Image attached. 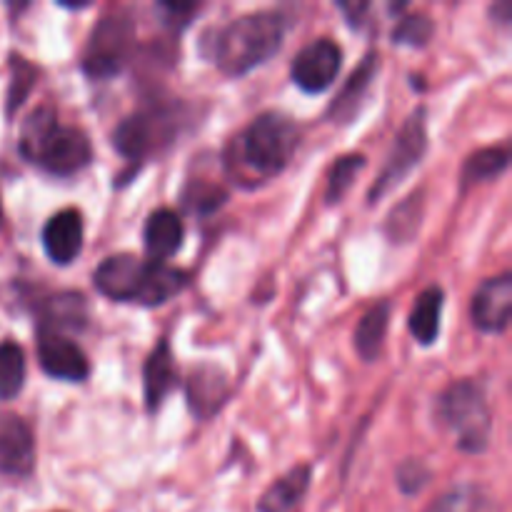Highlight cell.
<instances>
[{
	"label": "cell",
	"instance_id": "cell-1",
	"mask_svg": "<svg viewBox=\"0 0 512 512\" xmlns=\"http://www.w3.org/2000/svg\"><path fill=\"white\" fill-rule=\"evenodd\" d=\"M288 28L290 20L285 13L258 10L230 20L223 28L208 30L203 50L218 65L220 73L240 78L278 53Z\"/></svg>",
	"mask_w": 512,
	"mask_h": 512
},
{
	"label": "cell",
	"instance_id": "cell-2",
	"mask_svg": "<svg viewBox=\"0 0 512 512\" xmlns=\"http://www.w3.org/2000/svg\"><path fill=\"white\" fill-rule=\"evenodd\" d=\"M300 143V128L285 113H263L228 145L225 165L248 185L275 178L288 168Z\"/></svg>",
	"mask_w": 512,
	"mask_h": 512
},
{
	"label": "cell",
	"instance_id": "cell-3",
	"mask_svg": "<svg viewBox=\"0 0 512 512\" xmlns=\"http://www.w3.org/2000/svg\"><path fill=\"white\" fill-rule=\"evenodd\" d=\"M93 283L115 303L163 305L188 288L190 275L165 263L140 260L135 255H110L95 268Z\"/></svg>",
	"mask_w": 512,
	"mask_h": 512
},
{
	"label": "cell",
	"instance_id": "cell-4",
	"mask_svg": "<svg viewBox=\"0 0 512 512\" xmlns=\"http://www.w3.org/2000/svg\"><path fill=\"white\" fill-rule=\"evenodd\" d=\"M20 153L55 178H70L88 168L93 160L88 135L75 125L60 123L55 110L48 105L35 110L23 123Z\"/></svg>",
	"mask_w": 512,
	"mask_h": 512
},
{
	"label": "cell",
	"instance_id": "cell-5",
	"mask_svg": "<svg viewBox=\"0 0 512 512\" xmlns=\"http://www.w3.org/2000/svg\"><path fill=\"white\" fill-rule=\"evenodd\" d=\"M438 418L450 430L460 450L483 453L488 448L493 415H490L488 395L480 383L458 380L448 385L438 400Z\"/></svg>",
	"mask_w": 512,
	"mask_h": 512
},
{
	"label": "cell",
	"instance_id": "cell-6",
	"mask_svg": "<svg viewBox=\"0 0 512 512\" xmlns=\"http://www.w3.org/2000/svg\"><path fill=\"white\" fill-rule=\"evenodd\" d=\"M180 123L183 115L178 113V105H150L140 113L128 115L115 128L113 143L123 158L140 163L168 148L178 135Z\"/></svg>",
	"mask_w": 512,
	"mask_h": 512
},
{
	"label": "cell",
	"instance_id": "cell-7",
	"mask_svg": "<svg viewBox=\"0 0 512 512\" xmlns=\"http://www.w3.org/2000/svg\"><path fill=\"white\" fill-rule=\"evenodd\" d=\"M135 23L125 13H108L90 33L83 53V70L88 78L105 80L118 75L133 55Z\"/></svg>",
	"mask_w": 512,
	"mask_h": 512
},
{
	"label": "cell",
	"instance_id": "cell-8",
	"mask_svg": "<svg viewBox=\"0 0 512 512\" xmlns=\"http://www.w3.org/2000/svg\"><path fill=\"white\" fill-rule=\"evenodd\" d=\"M428 153V123H425V108L415 110L405 125L400 128L398 138H395L393 150L388 155V163L380 170L378 180L370 188L368 200L370 203H378L393 188H398L410 173L420 165V160Z\"/></svg>",
	"mask_w": 512,
	"mask_h": 512
},
{
	"label": "cell",
	"instance_id": "cell-9",
	"mask_svg": "<svg viewBox=\"0 0 512 512\" xmlns=\"http://www.w3.org/2000/svg\"><path fill=\"white\" fill-rule=\"evenodd\" d=\"M340 65H343V50L335 40L320 38L315 43L305 45L293 60L290 78L305 93H323L338 78Z\"/></svg>",
	"mask_w": 512,
	"mask_h": 512
},
{
	"label": "cell",
	"instance_id": "cell-10",
	"mask_svg": "<svg viewBox=\"0 0 512 512\" xmlns=\"http://www.w3.org/2000/svg\"><path fill=\"white\" fill-rule=\"evenodd\" d=\"M38 360L45 375L68 383H83L90 373V363L83 348L63 333L38 330Z\"/></svg>",
	"mask_w": 512,
	"mask_h": 512
},
{
	"label": "cell",
	"instance_id": "cell-11",
	"mask_svg": "<svg viewBox=\"0 0 512 512\" xmlns=\"http://www.w3.org/2000/svg\"><path fill=\"white\" fill-rule=\"evenodd\" d=\"M512 313V275L500 273L488 278L473 295L470 315L475 328L483 333H503L510 325Z\"/></svg>",
	"mask_w": 512,
	"mask_h": 512
},
{
	"label": "cell",
	"instance_id": "cell-12",
	"mask_svg": "<svg viewBox=\"0 0 512 512\" xmlns=\"http://www.w3.org/2000/svg\"><path fill=\"white\" fill-rule=\"evenodd\" d=\"M35 468V440L28 423L13 413H0V475L25 478Z\"/></svg>",
	"mask_w": 512,
	"mask_h": 512
},
{
	"label": "cell",
	"instance_id": "cell-13",
	"mask_svg": "<svg viewBox=\"0 0 512 512\" xmlns=\"http://www.w3.org/2000/svg\"><path fill=\"white\" fill-rule=\"evenodd\" d=\"M45 255L55 265H68L83 250V215L75 208H65L55 213L43 228Z\"/></svg>",
	"mask_w": 512,
	"mask_h": 512
},
{
	"label": "cell",
	"instance_id": "cell-14",
	"mask_svg": "<svg viewBox=\"0 0 512 512\" xmlns=\"http://www.w3.org/2000/svg\"><path fill=\"white\" fill-rule=\"evenodd\" d=\"M185 240V228L183 220L178 218V213H173L170 208H158L155 213L148 215L143 230V243L148 260L153 263H165L168 258H173L180 250Z\"/></svg>",
	"mask_w": 512,
	"mask_h": 512
},
{
	"label": "cell",
	"instance_id": "cell-15",
	"mask_svg": "<svg viewBox=\"0 0 512 512\" xmlns=\"http://www.w3.org/2000/svg\"><path fill=\"white\" fill-rule=\"evenodd\" d=\"M175 385H178V370H175L173 353H170L168 343L163 340L145 360L143 390L148 413H155L163 405V400L173 393Z\"/></svg>",
	"mask_w": 512,
	"mask_h": 512
},
{
	"label": "cell",
	"instance_id": "cell-16",
	"mask_svg": "<svg viewBox=\"0 0 512 512\" xmlns=\"http://www.w3.org/2000/svg\"><path fill=\"white\" fill-rule=\"evenodd\" d=\"M225 395H228V375L223 370L215 365H200L193 370L188 380V400L198 418L213 415L225 403Z\"/></svg>",
	"mask_w": 512,
	"mask_h": 512
},
{
	"label": "cell",
	"instance_id": "cell-17",
	"mask_svg": "<svg viewBox=\"0 0 512 512\" xmlns=\"http://www.w3.org/2000/svg\"><path fill=\"white\" fill-rule=\"evenodd\" d=\"M310 478H313L310 465H295L278 483L265 490L258 503V512H290L308 493Z\"/></svg>",
	"mask_w": 512,
	"mask_h": 512
},
{
	"label": "cell",
	"instance_id": "cell-18",
	"mask_svg": "<svg viewBox=\"0 0 512 512\" xmlns=\"http://www.w3.org/2000/svg\"><path fill=\"white\" fill-rule=\"evenodd\" d=\"M375 73H378V55L370 53V55H365L363 63L358 65V70L350 75V80L345 83V88L340 90L338 100L330 105V118L340 120V123L353 118V115L358 113L360 105H363V98H365V93H368L370 83L375 80Z\"/></svg>",
	"mask_w": 512,
	"mask_h": 512
},
{
	"label": "cell",
	"instance_id": "cell-19",
	"mask_svg": "<svg viewBox=\"0 0 512 512\" xmlns=\"http://www.w3.org/2000/svg\"><path fill=\"white\" fill-rule=\"evenodd\" d=\"M445 293L438 285H430L415 300V308L410 313V333L415 335L420 345H433L440 333V318H443Z\"/></svg>",
	"mask_w": 512,
	"mask_h": 512
},
{
	"label": "cell",
	"instance_id": "cell-20",
	"mask_svg": "<svg viewBox=\"0 0 512 512\" xmlns=\"http://www.w3.org/2000/svg\"><path fill=\"white\" fill-rule=\"evenodd\" d=\"M85 320H88V310H85L83 295L60 293V295H53V298L43 305L40 330L63 333V330L85 328Z\"/></svg>",
	"mask_w": 512,
	"mask_h": 512
},
{
	"label": "cell",
	"instance_id": "cell-21",
	"mask_svg": "<svg viewBox=\"0 0 512 512\" xmlns=\"http://www.w3.org/2000/svg\"><path fill=\"white\" fill-rule=\"evenodd\" d=\"M388 323H390V303L388 300H380L375 303L368 313L363 315V320L358 323L355 330V348H358L360 358L373 363L380 355L385 345V335H388Z\"/></svg>",
	"mask_w": 512,
	"mask_h": 512
},
{
	"label": "cell",
	"instance_id": "cell-22",
	"mask_svg": "<svg viewBox=\"0 0 512 512\" xmlns=\"http://www.w3.org/2000/svg\"><path fill=\"white\" fill-rule=\"evenodd\" d=\"M510 153L505 148H483L475 150L473 155H468L463 165V188H470V185L488 183V180H495L498 175H503L508 170Z\"/></svg>",
	"mask_w": 512,
	"mask_h": 512
},
{
	"label": "cell",
	"instance_id": "cell-23",
	"mask_svg": "<svg viewBox=\"0 0 512 512\" xmlns=\"http://www.w3.org/2000/svg\"><path fill=\"white\" fill-rule=\"evenodd\" d=\"M423 193H415L405 198L393 213L388 215L385 223V233H388L390 243H408L418 235L420 223H423Z\"/></svg>",
	"mask_w": 512,
	"mask_h": 512
},
{
	"label": "cell",
	"instance_id": "cell-24",
	"mask_svg": "<svg viewBox=\"0 0 512 512\" xmlns=\"http://www.w3.org/2000/svg\"><path fill=\"white\" fill-rule=\"evenodd\" d=\"M25 385V353L18 343H0V400H10Z\"/></svg>",
	"mask_w": 512,
	"mask_h": 512
},
{
	"label": "cell",
	"instance_id": "cell-25",
	"mask_svg": "<svg viewBox=\"0 0 512 512\" xmlns=\"http://www.w3.org/2000/svg\"><path fill=\"white\" fill-rule=\"evenodd\" d=\"M225 200H228V190L215 183H208V180H190L183 190L185 210L198 215L215 213L220 205H225Z\"/></svg>",
	"mask_w": 512,
	"mask_h": 512
},
{
	"label": "cell",
	"instance_id": "cell-26",
	"mask_svg": "<svg viewBox=\"0 0 512 512\" xmlns=\"http://www.w3.org/2000/svg\"><path fill=\"white\" fill-rule=\"evenodd\" d=\"M363 168H365V155H360V153L343 155V158L333 165V170H330L325 200H328L330 205L340 203V198L348 193V188L355 183V178H358L360 170Z\"/></svg>",
	"mask_w": 512,
	"mask_h": 512
},
{
	"label": "cell",
	"instance_id": "cell-27",
	"mask_svg": "<svg viewBox=\"0 0 512 512\" xmlns=\"http://www.w3.org/2000/svg\"><path fill=\"white\" fill-rule=\"evenodd\" d=\"M483 508V493L475 485H458L440 495L425 512H480Z\"/></svg>",
	"mask_w": 512,
	"mask_h": 512
},
{
	"label": "cell",
	"instance_id": "cell-28",
	"mask_svg": "<svg viewBox=\"0 0 512 512\" xmlns=\"http://www.w3.org/2000/svg\"><path fill=\"white\" fill-rule=\"evenodd\" d=\"M10 70H13V83H10L8 90V115H13L15 110L23 105V100L28 98L30 90H33L38 70H35L28 60L20 58V55H13V58H10Z\"/></svg>",
	"mask_w": 512,
	"mask_h": 512
},
{
	"label": "cell",
	"instance_id": "cell-29",
	"mask_svg": "<svg viewBox=\"0 0 512 512\" xmlns=\"http://www.w3.org/2000/svg\"><path fill=\"white\" fill-rule=\"evenodd\" d=\"M433 30L435 25L428 15L415 13L400 20L398 28L393 30V40L398 45H415V48H423L430 40V35H433Z\"/></svg>",
	"mask_w": 512,
	"mask_h": 512
},
{
	"label": "cell",
	"instance_id": "cell-30",
	"mask_svg": "<svg viewBox=\"0 0 512 512\" xmlns=\"http://www.w3.org/2000/svg\"><path fill=\"white\" fill-rule=\"evenodd\" d=\"M428 480H430V470L425 468L420 460H408V463H405L398 473L400 488H403V493H408V495L420 493Z\"/></svg>",
	"mask_w": 512,
	"mask_h": 512
},
{
	"label": "cell",
	"instance_id": "cell-31",
	"mask_svg": "<svg viewBox=\"0 0 512 512\" xmlns=\"http://www.w3.org/2000/svg\"><path fill=\"white\" fill-rule=\"evenodd\" d=\"M338 8L343 10L345 15H348V23H350V25H355V28H358V25L363 23V20H365L363 15L368 13L370 5H368V3H340Z\"/></svg>",
	"mask_w": 512,
	"mask_h": 512
},
{
	"label": "cell",
	"instance_id": "cell-32",
	"mask_svg": "<svg viewBox=\"0 0 512 512\" xmlns=\"http://www.w3.org/2000/svg\"><path fill=\"white\" fill-rule=\"evenodd\" d=\"M0 220H3V210H0Z\"/></svg>",
	"mask_w": 512,
	"mask_h": 512
}]
</instances>
